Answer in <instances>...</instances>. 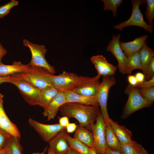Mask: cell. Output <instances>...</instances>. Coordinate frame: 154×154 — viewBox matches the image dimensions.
<instances>
[{
  "mask_svg": "<svg viewBox=\"0 0 154 154\" xmlns=\"http://www.w3.org/2000/svg\"><path fill=\"white\" fill-rule=\"evenodd\" d=\"M59 111L63 116L76 119L79 123V125L90 130L96 120L100 110L99 106L66 102L60 107Z\"/></svg>",
  "mask_w": 154,
  "mask_h": 154,
  "instance_id": "6da1fadb",
  "label": "cell"
},
{
  "mask_svg": "<svg viewBox=\"0 0 154 154\" xmlns=\"http://www.w3.org/2000/svg\"><path fill=\"white\" fill-rule=\"evenodd\" d=\"M124 92L128 95V98L121 116L123 119H126L136 111L151 106L153 104L144 99L135 86L128 84L125 87Z\"/></svg>",
  "mask_w": 154,
  "mask_h": 154,
  "instance_id": "7a4b0ae2",
  "label": "cell"
},
{
  "mask_svg": "<svg viewBox=\"0 0 154 154\" xmlns=\"http://www.w3.org/2000/svg\"><path fill=\"white\" fill-rule=\"evenodd\" d=\"M9 76L10 78L9 82L17 87L24 100L31 106L38 105L40 90L23 79L20 73H15Z\"/></svg>",
  "mask_w": 154,
  "mask_h": 154,
  "instance_id": "3957f363",
  "label": "cell"
},
{
  "mask_svg": "<svg viewBox=\"0 0 154 154\" xmlns=\"http://www.w3.org/2000/svg\"><path fill=\"white\" fill-rule=\"evenodd\" d=\"M29 64L28 67L20 73L23 79L40 90L53 86L48 78L50 73L43 68L32 66Z\"/></svg>",
  "mask_w": 154,
  "mask_h": 154,
  "instance_id": "277c9868",
  "label": "cell"
},
{
  "mask_svg": "<svg viewBox=\"0 0 154 154\" xmlns=\"http://www.w3.org/2000/svg\"><path fill=\"white\" fill-rule=\"evenodd\" d=\"M23 43L31 52V59L29 63L30 65L43 68L52 74L55 73L54 67L49 64L45 58L47 49L44 45L33 43L26 39L23 40Z\"/></svg>",
  "mask_w": 154,
  "mask_h": 154,
  "instance_id": "5b68a950",
  "label": "cell"
},
{
  "mask_svg": "<svg viewBox=\"0 0 154 154\" xmlns=\"http://www.w3.org/2000/svg\"><path fill=\"white\" fill-rule=\"evenodd\" d=\"M48 78L52 86L61 91L73 90L80 84L81 80V76L66 71L58 75L50 73Z\"/></svg>",
  "mask_w": 154,
  "mask_h": 154,
  "instance_id": "8992f818",
  "label": "cell"
},
{
  "mask_svg": "<svg viewBox=\"0 0 154 154\" xmlns=\"http://www.w3.org/2000/svg\"><path fill=\"white\" fill-rule=\"evenodd\" d=\"M131 2L132 9L129 18L125 21L115 25L114 28L122 31L125 27L135 26L142 27L150 33H152L153 27L150 26L145 21L143 15L139 8L140 5L145 3L146 1L132 0Z\"/></svg>",
  "mask_w": 154,
  "mask_h": 154,
  "instance_id": "52a82bcc",
  "label": "cell"
},
{
  "mask_svg": "<svg viewBox=\"0 0 154 154\" xmlns=\"http://www.w3.org/2000/svg\"><path fill=\"white\" fill-rule=\"evenodd\" d=\"M116 83V81L114 75L103 76L97 95L100 110L106 124L109 123L110 119L107 108L108 93L110 88L114 86Z\"/></svg>",
  "mask_w": 154,
  "mask_h": 154,
  "instance_id": "ba28073f",
  "label": "cell"
},
{
  "mask_svg": "<svg viewBox=\"0 0 154 154\" xmlns=\"http://www.w3.org/2000/svg\"><path fill=\"white\" fill-rule=\"evenodd\" d=\"M106 126L100 110L95 123L90 129L93 135L94 148L98 154H105L108 148L105 139Z\"/></svg>",
  "mask_w": 154,
  "mask_h": 154,
  "instance_id": "9c48e42d",
  "label": "cell"
},
{
  "mask_svg": "<svg viewBox=\"0 0 154 154\" xmlns=\"http://www.w3.org/2000/svg\"><path fill=\"white\" fill-rule=\"evenodd\" d=\"M28 123L39 134L43 140L48 143L58 133L66 129V127L59 123L46 124L39 122L31 118H29Z\"/></svg>",
  "mask_w": 154,
  "mask_h": 154,
  "instance_id": "30bf717a",
  "label": "cell"
},
{
  "mask_svg": "<svg viewBox=\"0 0 154 154\" xmlns=\"http://www.w3.org/2000/svg\"><path fill=\"white\" fill-rule=\"evenodd\" d=\"M101 76L98 74L93 77L81 76V82L75 89L72 90L78 94L88 96H97L101 82Z\"/></svg>",
  "mask_w": 154,
  "mask_h": 154,
  "instance_id": "8fae6325",
  "label": "cell"
},
{
  "mask_svg": "<svg viewBox=\"0 0 154 154\" xmlns=\"http://www.w3.org/2000/svg\"><path fill=\"white\" fill-rule=\"evenodd\" d=\"M121 37L120 34L116 36L114 35L112 39L110 40L107 46L106 50L110 52L117 59L118 64L117 67L119 72L123 74L125 71L127 57L124 54L119 45V40Z\"/></svg>",
  "mask_w": 154,
  "mask_h": 154,
  "instance_id": "7c38bea8",
  "label": "cell"
},
{
  "mask_svg": "<svg viewBox=\"0 0 154 154\" xmlns=\"http://www.w3.org/2000/svg\"><path fill=\"white\" fill-rule=\"evenodd\" d=\"M90 59L94 64L98 74L101 76L114 75L117 70V67L109 63L102 55L93 56Z\"/></svg>",
  "mask_w": 154,
  "mask_h": 154,
  "instance_id": "4fadbf2b",
  "label": "cell"
},
{
  "mask_svg": "<svg viewBox=\"0 0 154 154\" xmlns=\"http://www.w3.org/2000/svg\"><path fill=\"white\" fill-rule=\"evenodd\" d=\"M66 102V99L63 91H59L44 109L42 113L48 121L54 119L60 107Z\"/></svg>",
  "mask_w": 154,
  "mask_h": 154,
  "instance_id": "5bb4252c",
  "label": "cell"
},
{
  "mask_svg": "<svg viewBox=\"0 0 154 154\" xmlns=\"http://www.w3.org/2000/svg\"><path fill=\"white\" fill-rule=\"evenodd\" d=\"M3 96L0 93V129L11 136L20 138L21 134L17 126L11 121L3 106Z\"/></svg>",
  "mask_w": 154,
  "mask_h": 154,
  "instance_id": "9a60e30c",
  "label": "cell"
},
{
  "mask_svg": "<svg viewBox=\"0 0 154 154\" xmlns=\"http://www.w3.org/2000/svg\"><path fill=\"white\" fill-rule=\"evenodd\" d=\"M66 129L60 132L48 143L55 154H68L71 148L66 138Z\"/></svg>",
  "mask_w": 154,
  "mask_h": 154,
  "instance_id": "2e32d148",
  "label": "cell"
},
{
  "mask_svg": "<svg viewBox=\"0 0 154 154\" xmlns=\"http://www.w3.org/2000/svg\"><path fill=\"white\" fill-rule=\"evenodd\" d=\"M63 91L66 98V102L77 103L86 105L99 107L97 96H86L70 90Z\"/></svg>",
  "mask_w": 154,
  "mask_h": 154,
  "instance_id": "e0dca14e",
  "label": "cell"
},
{
  "mask_svg": "<svg viewBox=\"0 0 154 154\" xmlns=\"http://www.w3.org/2000/svg\"><path fill=\"white\" fill-rule=\"evenodd\" d=\"M148 36L143 35L136 38L133 40L128 42H119V45L124 54L128 57L139 51L142 48Z\"/></svg>",
  "mask_w": 154,
  "mask_h": 154,
  "instance_id": "ac0fdd59",
  "label": "cell"
},
{
  "mask_svg": "<svg viewBox=\"0 0 154 154\" xmlns=\"http://www.w3.org/2000/svg\"><path fill=\"white\" fill-rule=\"evenodd\" d=\"M109 123L119 140L121 145L131 144L133 134L124 125H120L117 122L110 119Z\"/></svg>",
  "mask_w": 154,
  "mask_h": 154,
  "instance_id": "d6986e66",
  "label": "cell"
},
{
  "mask_svg": "<svg viewBox=\"0 0 154 154\" xmlns=\"http://www.w3.org/2000/svg\"><path fill=\"white\" fill-rule=\"evenodd\" d=\"M29 66L23 64L20 62L15 61L11 65H6L0 63V76H6L21 73L26 69Z\"/></svg>",
  "mask_w": 154,
  "mask_h": 154,
  "instance_id": "ffe728a7",
  "label": "cell"
},
{
  "mask_svg": "<svg viewBox=\"0 0 154 154\" xmlns=\"http://www.w3.org/2000/svg\"><path fill=\"white\" fill-rule=\"evenodd\" d=\"M91 149H94L92 133L85 127L78 125L74 137Z\"/></svg>",
  "mask_w": 154,
  "mask_h": 154,
  "instance_id": "44dd1931",
  "label": "cell"
},
{
  "mask_svg": "<svg viewBox=\"0 0 154 154\" xmlns=\"http://www.w3.org/2000/svg\"><path fill=\"white\" fill-rule=\"evenodd\" d=\"M105 139L108 149L120 152L121 144L110 123L106 124Z\"/></svg>",
  "mask_w": 154,
  "mask_h": 154,
  "instance_id": "7402d4cb",
  "label": "cell"
},
{
  "mask_svg": "<svg viewBox=\"0 0 154 154\" xmlns=\"http://www.w3.org/2000/svg\"><path fill=\"white\" fill-rule=\"evenodd\" d=\"M58 90L53 86H50L40 90L38 105L45 108L51 100L56 95Z\"/></svg>",
  "mask_w": 154,
  "mask_h": 154,
  "instance_id": "603a6c76",
  "label": "cell"
},
{
  "mask_svg": "<svg viewBox=\"0 0 154 154\" xmlns=\"http://www.w3.org/2000/svg\"><path fill=\"white\" fill-rule=\"evenodd\" d=\"M139 52L143 73L145 75L148 65L154 57V51L148 46L146 41Z\"/></svg>",
  "mask_w": 154,
  "mask_h": 154,
  "instance_id": "cb8c5ba5",
  "label": "cell"
},
{
  "mask_svg": "<svg viewBox=\"0 0 154 154\" xmlns=\"http://www.w3.org/2000/svg\"><path fill=\"white\" fill-rule=\"evenodd\" d=\"M66 138L71 149L80 154H91L92 149L86 145L66 132Z\"/></svg>",
  "mask_w": 154,
  "mask_h": 154,
  "instance_id": "d4e9b609",
  "label": "cell"
},
{
  "mask_svg": "<svg viewBox=\"0 0 154 154\" xmlns=\"http://www.w3.org/2000/svg\"><path fill=\"white\" fill-rule=\"evenodd\" d=\"M139 51L127 57L125 74H130L133 70L136 69L142 70Z\"/></svg>",
  "mask_w": 154,
  "mask_h": 154,
  "instance_id": "484cf974",
  "label": "cell"
},
{
  "mask_svg": "<svg viewBox=\"0 0 154 154\" xmlns=\"http://www.w3.org/2000/svg\"><path fill=\"white\" fill-rule=\"evenodd\" d=\"M20 138L11 136L7 145L11 154H22L23 147L19 142Z\"/></svg>",
  "mask_w": 154,
  "mask_h": 154,
  "instance_id": "4316f807",
  "label": "cell"
},
{
  "mask_svg": "<svg viewBox=\"0 0 154 154\" xmlns=\"http://www.w3.org/2000/svg\"><path fill=\"white\" fill-rule=\"evenodd\" d=\"M104 3V11L111 10L114 17H116L117 8L123 2L122 0H102Z\"/></svg>",
  "mask_w": 154,
  "mask_h": 154,
  "instance_id": "83f0119b",
  "label": "cell"
},
{
  "mask_svg": "<svg viewBox=\"0 0 154 154\" xmlns=\"http://www.w3.org/2000/svg\"><path fill=\"white\" fill-rule=\"evenodd\" d=\"M146 10L145 13L146 17L149 22V25L153 27L154 18V0H146Z\"/></svg>",
  "mask_w": 154,
  "mask_h": 154,
  "instance_id": "f1b7e54d",
  "label": "cell"
},
{
  "mask_svg": "<svg viewBox=\"0 0 154 154\" xmlns=\"http://www.w3.org/2000/svg\"><path fill=\"white\" fill-rule=\"evenodd\" d=\"M141 96L147 102L153 103L154 101V86L138 89Z\"/></svg>",
  "mask_w": 154,
  "mask_h": 154,
  "instance_id": "f546056e",
  "label": "cell"
},
{
  "mask_svg": "<svg viewBox=\"0 0 154 154\" xmlns=\"http://www.w3.org/2000/svg\"><path fill=\"white\" fill-rule=\"evenodd\" d=\"M18 4L17 1L11 0L8 3L0 6V18H3L7 15L10 10Z\"/></svg>",
  "mask_w": 154,
  "mask_h": 154,
  "instance_id": "4dcf8cb0",
  "label": "cell"
},
{
  "mask_svg": "<svg viewBox=\"0 0 154 154\" xmlns=\"http://www.w3.org/2000/svg\"><path fill=\"white\" fill-rule=\"evenodd\" d=\"M11 135L0 129V150L6 147Z\"/></svg>",
  "mask_w": 154,
  "mask_h": 154,
  "instance_id": "1f68e13d",
  "label": "cell"
},
{
  "mask_svg": "<svg viewBox=\"0 0 154 154\" xmlns=\"http://www.w3.org/2000/svg\"><path fill=\"white\" fill-rule=\"evenodd\" d=\"M144 80H148L154 76V57L148 65L145 75Z\"/></svg>",
  "mask_w": 154,
  "mask_h": 154,
  "instance_id": "d6a6232c",
  "label": "cell"
},
{
  "mask_svg": "<svg viewBox=\"0 0 154 154\" xmlns=\"http://www.w3.org/2000/svg\"><path fill=\"white\" fill-rule=\"evenodd\" d=\"M120 152L121 154H135L132 143L121 145Z\"/></svg>",
  "mask_w": 154,
  "mask_h": 154,
  "instance_id": "836d02e7",
  "label": "cell"
},
{
  "mask_svg": "<svg viewBox=\"0 0 154 154\" xmlns=\"http://www.w3.org/2000/svg\"><path fill=\"white\" fill-rule=\"evenodd\" d=\"M132 144L135 154H149L147 150L141 145L133 140Z\"/></svg>",
  "mask_w": 154,
  "mask_h": 154,
  "instance_id": "e575fe53",
  "label": "cell"
},
{
  "mask_svg": "<svg viewBox=\"0 0 154 154\" xmlns=\"http://www.w3.org/2000/svg\"><path fill=\"white\" fill-rule=\"evenodd\" d=\"M154 86V76L148 80H144L139 83H138L135 86L138 89L147 88Z\"/></svg>",
  "mask_w": 154,
  "mask_h": 154,
  "instance_id": "d590c367",
  "label": "cell"
},
{
  "mask_svg": "<svg viewBox=\"0 0 154 154\" xmlns=\"http://www.w3.org/2000/svg\"><path fill=\"white\" fill-rule=\"evenodd\" d=\"M78 126L75 123H69L66 127V132L69 133H73L75 131Z\"/></svg>",
  "mask_w": 154,
  "mask_h": 154,
  "instance_id": "8d00e7d4",
  "label": "cell"
},
{
  "mask_svg": "<svg viewBox=\"0 0 154 154\" xmlns=\"http://www.w3.org/2000/svg\"><path fill=\"white\" fill-rule=\"evenodd\" d=\"M59 122L60 125L65 127L69 123L68 118L65 116L59 117Z\"/></svg>",
  "mask_w": 154,
  "mask_h": 154,
  "instance_id": "74e56055",
  "label": "cell"
},
{
  "mask_svg": "<svg viewBox=\"0 0 154 154\" xmlns=\"http://www.w3.org/2000/svg\"><path fill=\"white\" fill-rule=\"evenodd\" d=\"M127 80L129 84L135 86L137 84L136 78L135 75H129L127 77Z\"/></svg>",
  "mask_w": 154,
  "mask_h": 154,
  "instance_id": "f35d334b",
  "label": "cell"
},
{
  "mask_svg": "<svg viewBox=\"0 0 154 154\" xmlns=\"http://www.w3.org/2000/svg\"><path fill=\"white\" fill-rule=\"evenodd\" d=\"M138 83H141L144 81L145 75L140 72L137 73L135 75Z\"/></svg>",
  "mask_w": 154,
  "mask_h": 154,
  "instance_id": "ab89813d",
  "label": "cell"
},
{
  "mask_svg": "<svg viewBox=\"0 0 154 154\" xmlns=\"http://www.w3.org/2000/svg\"><path fill=\"white\" fill-rule=\"evenodd\" d=\"M7 52V50L3 47L0 43V63L2 62V58L6 54Z\"/></svg>",
  "mask_w": 154,
  "mask_h": 154,
  "instance_id": "60d3db41",
  "label": "cell"
},
{
  "mask_svg": "<svg viewBox=\"0 0 154 154\" xmlns=\"http://www.w3.org/2000/svg\"><path fill=\"white\" fill-rule=\"evenodd\" d=\"M9 76H0V84L4 82H9L10 80Z\"/></svg>",
  "mask_w": 154,
  "mask_h": 154,
  "instance_id": "b9f144b4",
  "label": "cell"
},
{
  "mask_svg": "<svg viewBox=\"0 0 154 154\" xmlns=\"http://www.w3.org/2000/svg\"><path fill=\"white\" fill-rule=\"evenodd\" d=\"M0 154H11L10 149L7 146L4 148L0 150Z\"/></svg>",
  "mask_w": 154,
  "mask_h": 154,
  "instance_id": "7bdbcfd3",
  "label": "cell"
},
{
  "mask_svg": "<svg viewBox=\"0 0 154 154\" xmlns=\"http://www.w3.org/2000/svg\"><path fill=\"white\" fill-rule=\"evenodd\" d=\"M105 154H121L119 152L116 151H113L108 148L107 149Z\"/></svg>",
  "mask_w": 154,
  "mask_h": 154,
  "instance_id": "ee69618b",
  "label": "cell"
},
{
  "mask_svg": "<svg viewBox=\"0 0 154 154\" xmlns=\"http://www.w3.org/2000/svg\"><path fill=\"white\" fill-rule=\"evenodd\" d=\"M68 154H80L76 151L72 149H70L69 152Z\"/></svg>",
  "mask_w": 154,
  "mask_h": 154,
  "instance_id": "f6af8a7d",
  "label": "cell"
},
{
  "mask_svg": "<svg viewBox=\"0 0 154 154\" xmlns=\"http://www.w3.org/2000/svg\"><path fill=\"white\" fill-rule=\"evenodd\" d=\"M47 154H55L50 147L48 148Z\"/></svg>",
  "mask_w": 154,
  "mask_h": 154,
  "instance_id": "bcb514c9",
  "label": "cell"
},
{
  "mask_svg": "<svg viewBox=\"0 0 154 154\" xmlns=\"http://www.w3.org/2000/svg\"><path fill=\"white\" fill-rule=\"evenodd\" d=\"M46 150V148H45L44 151L41 153H33L32 154H45V151Z\"/></svg>",
  "mask_w": 154,
  "mask_h": 154,
  "instance_id": "7dc6e473",
  "label": "cell"
},
{
  "mask_svg": "<svg viewBox=\"0 0 154 154\" xmlns=\"http://www.w3.org/2000/svg\"><path fill=\"white\" fill-rule=\"evenodd\" d=\"M91 154H98V153L94 149H92Z\"/></svg>",
  "mask_w": 154,
  "mask_h": 154,
  "instance_id": "c3c4849f",
  "label": "cell"
}]
</instances>
